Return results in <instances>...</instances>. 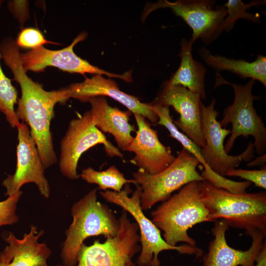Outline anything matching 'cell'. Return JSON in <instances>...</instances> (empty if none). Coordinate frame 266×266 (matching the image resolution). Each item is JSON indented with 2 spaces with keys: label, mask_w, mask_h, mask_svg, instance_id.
I'll use <instances>...</instances> for the list:
<instances>
[{
  "label": "cell",
  "mask_w": 266,
  "mask_h": 266,
  "mask_svg": "<svg viewBox=\"0 0 266 266\" xmlns=\"http://www.w3.org/2000/svg\"><path fill=\"white\" fill-rule=\"evenodd\" d=\"M2 60L21 88V96L15 110L17 117L30 127L42 162L45 168H48L57 162L50 123L54 116L55 105L68 99L66 89L47 91L41 84L33 80L23 67L18 49L7 51L3 55Z\"/></svg>",
  "instance_id": "1"
},
{
  "label": "cell",
  "mask_w": 266,
  "mask_h": 266,
  "mask_svg": "<svg viewBox=\"0 0 266 266\" xmlns=\"http://www.w3.org/2000/svg\"><path fill=\"white\" fill-rule=\"evenodd\" d=\"M210 222L225 220L229 226L266 233V192L236 194L216 187L207 180L198 182Z\"/></svg>",
  "instance_id": "2"
},
{
  "label": "cell",
  "mask_w": 266,
  "mask_h": 266,
  "mask_svg": "<svg viewBox=\"0 0 266 266\" xmlns=\"http://www.w3.org/2000/svg\"><path fill=\"white\" fill-rule=\"evenodd\" d=\"M98 189L90 191L72 206V221L66 231L61 254L64 266L76 265L79 252L87 238L112 237L119 231V218L107 205L98 201Z\"/></svg>",
  "instance_id": "3"
},
{
  "label": "cell",
  "mask_w": 266,
  "mask_h": 266,
  "mask_svg": "<svg viewBox=\"0 0 266 266\" xmlns=\"http://www.w3.org/2000/svg\"><path fill=\"white\" fill-rule=\"evenodd\" d=\"M151 221L163 232L168 244L184 242L196 246L188 231L199 223L210 222L208 210L200 197L198 181L190 182L151 212Z\"/></svg>",
  "instance_id": "4"
},
{
  "label": "cell",
  "mask_w": 266,
  "mask_h": 266,
  "mask_svg": "<svg viewBox=\"0 0 266 266\" xmlns=\"http://www.w3.org/2000/svg\"><path fill=\"white\" fill-rule=\"evenodd\" d=\"M131 197L132 192L129 184L125 185L124 189L119 192L107 190L100 194L108 202L119 206L129 213L135 220L140 236L141 249L136 263L139 266H160L159 254L165 250H176L180 254L195 255L201 256V249L197 246L186 244L171 246L164 240L160 230L151 220L144 214L140 205L142 190L138 185Z\"/></svg>",
  "instance_id": "5"
},
{
  "label": "cell",
  "mask_w": 266,
  "mask_h": 266,
  "mask_svg": "<svg viewBox=\"0 0 266 266\" xmlns=\"http://www.w3.org/2000/svg\"><path fill=\"white\" fill-rule=\"evenodd\" d=\"M255 81L250 79L244 85L234 84L227 81L219 73L216 74L215 87L221 85L231 86L234 91L233 103L223 111V118L219 123L226 128L231 123V136L225 145L226 152L228 154L233 147L235 139L240 136L254 137L253 143L256 153L259 155L265 154L266 150V128L261 118L258 115L253 105L254 100L259 96L252 94Z\"/></svg>",
  "instance_id": "6"
},
{
  "label": "cell",
  "mask_w": 266,
  "mask_h": 266,
  "mask_svg": "<svg viewBox=\"0 0 266 266\" xmlns=\"http://www.w3.org/2000/svg\"><path fill=\"white\" fill-rule=\"evenodd\" d=\"M200 164L183 148L167 167L157 174H150L139 169L133 172V179L142 190V209L147 210L156 203L166 200L173 192L190 182L205 180L197 170Z\"/></svg>",
  "instance_id": "7"
},
{
  "label": "cell",
  "mask_w": 266,
  "mask_h": 266,
  "mask_svg": "<svg viewBox=\"0 0 266 266\" xmlns=\"http://www.w3.org/2000/svg\"><path fill=\"white\" fill-rule=\"evenodd\" d=\"M119 220L116 235L103 242L96 240L91 245H82L75 266H135L133 258L141 249L138 226L131 221L125 211Z\"/></svg>",
  "instance_id": "8"
},
{
  "label": "cell",
  "mask_w": 266,
  "mask_h": 266,
  "mask_svg": "<svg viewBox=\"0 0 266 266\" xmlns=\"http://www.w3.org/2000/svg\"><path fill=\"white\" fill-rule=\"evenodd\" d=\"M98 144L103 145L108 156L123 158L119 148L95 126L89 110L72 119L60 143L59 166L61 173L72 180L78 179L77 166L80 158L87 150Z\"/></svg>",
  "instance_id": "9"
},
{
  "label": "cell",
  "mask_w": 266,
  "mask_h": 266,
  "mask_svg": "<svg viewBox=\"0 0 266 266\" xmlns=\"http://www.w3.org/2000/svg\"><path fill=\"white\" fill-rule=\"evenodd\" d=\"M213 0H178L170 2L159 0L150 3L146 9V16L160 8H170L181 18L192 30L191 38L194 41L200 39L208 45L217 39L224 31L223 24L227 10L223 5L214 8Z\"/></svg>",
  "instance_id": "10"
},
{
  "label": "cell",
  "mask_w": 266,
  "mask_h": 266,
  "mask_svg": "<svg viewBox=\"0 0 266 266\" xmlns=\"http://www.w3.org/2000/svg\"><path fill=\"white\" fill-rule=\"evenodd\" d=\"M216 100L201 107V124L205 145L201 148V156L210 168L217 174L225 177L227 172L238 167L242 161H251L254 156V147L251 142L246 150L237 156H231L225 150L224 142L231 133L230 130L221 127L217 117L218 112L215 109Z\"/></svg>",
  "instance_id": "11"
},
{
  "label": "cell",
  "mask_w": 266,
  "mask_h": 266,
  "mask_svg": "<svg viewBox=\"0 0 266 266\" xmlns=\"http://www.w3.org/2000/svg\"><path fill=\"white\" fill-rule=\"evenodd\" d=\"M86 36L87 33H82L75 37L70 44L60 50H52L42 46L21 53L20 59L23 67L26 72H40L48 66H53L69 73L104 75L109 77L122 79L127 82L132 81L130 71L123 74L109 72L91 65L76 55L73 51L74 46L83 41Z\"/></svg>",
  "instance_id": "12"
},
{
  "label": "cell",
  "mask_w": 266,
  "mask_h": 266,
  "mask_svg": "<svg viewBox=\"0 0 266 266\" xmlns=\"http://www.w3.org/2000/svg\"><path fill=\"white\" fill-rule=\"evenodd\" d=\"M18 143L17 146V163L15 173L9 175L2 182L5 188V195L13 196L29 183H34L41 195L48 198L50 187L44 174L45 167L40 158L36 144L28 126L24 122L16 128Z\"/></svg>",
  "instance_id": "13"
},
{
  "label": "cell",
  "mask_w": 266,
  "mask_h": 266,
  "mask_svg": "<svg viewBox=\"0 0 266 266\" xmlns=\"http://www.w3.org/2000/svg\"><path fill=\"white\" fill-rule=\"evenodd\" d=\"M202 102L199 94L181 86H170L165 83L153 104L172 106L180 114L173 120L175 126L198 146L203 148L205 140L201 124V107Z\"/></svg>",
  "instance_id": "14"
},
{
  "label": "cell",
  "mask_w": 266,
  "mask_h": 266,
  "mask_svg": "<svg viewBox=\"0 0 266 266\" xmlns=\"http://www.w3.org/2000/svg\"><path fill=\"white\" fill-rule=\"evenodd\" d=\"M227 222L220 219L215 222L212 229L214 238L208 246V250L203 256V266H255L266 240V233L255 230L247 232L252 238V244L245 251L230 247L226 239L229 229Z\"/></svg>",
  "instance_id": "15"
},
{
  "label": "cell",
  "mask_w": 266,
  "mask_h": 266,
  "mask_svg": "<svg viewBox=\"0 0 266 266\" xmlns=\"http://www.w3.org/2000/svg\"><path fill=\"white\" fill-rule=\"evenodd\" d=\"M138 129L128 151L134 153L131 163L150 174H157L167 167L175 159L169 147L160 140L158 132L146 118L134 114Z\"/></svg>",
  "instance_id": "16"
},
{
  "label": "cell",
  "mask_w": 266,
  "mask_h": 266,
  "mask_svg": "<svg viewBox=\"0 0 266 266\" xmlns=\"http://www.w3.org/2000/svg\"><path fill=\"white\" fill-rule=\"evenodd\" d=\"M65 89L68 99L88 101L94 97L108 96L126 106L133 114L142 115L153 123L158 121L152 104L143 103L137 97L121 91L114 80L101 75L86 78L83 81L72 84Z\"/></svg>",
  "instance_id": "17"
},
{
  "label": "cell",
  "mask_w": 266,
  "mask_h": 266,
  "mask_svg": "<svg viewBox=\"0 0 266 266\" xmlns=\"http://www.w3.org/2000/svg\"><path fill=\"white\" fill-rule=\"evenodd\" d=\"M43 233L33 225L21 239L11 232L4 233L2 237L7 245L0 252V266H48L51 251L46 244L39 242Z\"/></svg>",
  "instance_id": "18"
},
{
  "label": "cell",
  "mask_w": 266,
  "mask_h": 266,
  "mask_svg": "<svg viewBox=\"0 0 266 266\" xmlns=\"http://www.w3.org/2000/svg\"><path fill=\"white\" fill-rule=\"evenodd\" d=\"M88 101L95 126L101 132L111 134L119 148L128 151L133 139L132 133L136 132L134 126L129 123L132 112L110 106L103 96L91 98Z\"/></svg>",
  "instance_id": "19"
},
{
  "label": "cell",
  "mask_w": 266,
  "mask_h": 266,
  "mask_svg": "<svg viewBox=\"0 0 266 266\" xmlns=\"http://www.w3.org/2000/svg\"><path fill=\"white\" fill-rule=\"evenodd\" d=\"M195 41L191 38H183L180 42L179 56L180 66L170 80L166 82L170 86H181L200 95L201 100L206 98L205 78L206 70L203 65L195 60L192 56V47Z\"/></svg>",
  "instance_id": "20"
},
{
  "label": "cell",
  "mask_w": 266,
  "mask_h": 266,
  "mask_svg": "<svg viewBox=\"0 0 266 266\" xmlns=\"http://www.w3.org/2000/svg\"><path fill=\"white\" fill-rule=\"evenodd\" d=\"M199 54L205 63L217 73L229 71L243 78L258 81L266 86V57L259 55L255 60L249 62L242 59H234L220 55H213L206 48L202 47Z\"/></svg>",
  "instance_id": "21"
},
{
  "label": "cell",
  "mask_w": 266,
  "mask_h": 266,
  "mask_svg": "<svg viewBox=\"0 0 266 266\" xmlns=\"http://www.w3.org/2000/svg\"><path fill=\"white\" fill-rule=\"evenodd\" d=\"M152 105L159 118L156 124L163 126L166 128L169 132L170 136L179 141L183 149L192 154L203 166L204 170L200 174L201 177L205 180L215 184L219 180L220 175L214 172L206 164L200 153L201 148L175 126L170 115L169 107L158 104Z\"/></svg>",
  "instance_id": "22"
},
{
  "label": "cell",
  "mask_w": 266,
  "mask_h": 266,
  "mask_svg": "<svg viewBox=\"0 0 266 266\" xmlns=\"http://www.w3.org/2000/svg\"><path fill=\"white\" fill-rule=\"evenodd\" d=\"M80 177L88 183L98 185L99 189L104 191L111 189L119 192L126 184L137 185L135 180L126 178L123 173L113 165L102 171H97L88 167L82 171Z\"/></svg>",
  "instance_id": "23"
},
{
  "label": "cell",
  "mask_w": 266,
  "mask_h": 266,
  "mask_svg": "<svg viewBox=\"0 0 266 266\" xmlns=\"http://www.w3.org/2000/svg\"><path fill=\"white\" fill-rule=\"evenodd\" d=\"M2 56L0 48V111L13 128H17L20 122L17 117L15 105L18 102V93L11 80L6 76L1 66Z\"/></svg>",
  "instance_id": "24"
},
{
  "label": "cell",
  "mask_w": 266,
  "mask_h": 266,
  "mask_svg": "<svg viewBox=\"0 0 266 266\" xmlns=\"http://www.w3.org/2000/svg\"><path fill=\"white\" fill-rule=\"evenodd\" d=\"M265 5L266 0H254L249 3H244L241 0H229L223 6L227 10V16L223 24L224 31L232 30L236 21L240 19H246L255 23H261L260 15L258 13L247 12L252 6Z\"/></svg>",
  "instance_id": "25"
},
{
  "label": "cell",
  "mask_w": 266,
  "mask_h": 266,
  "mask_svg": "<svg viewBox=\"0 0 266 266\" xmlns=\"http://www.w3.org/2000/svg\"><path fill=\"white\" fill-rule=\"evenodd\" d=\"M22 195V192L20 190L16 194L0 201V227L12 225L18 222L19 218L16 212L17 203Z\"/></svg>",
  "instance_id": "26"
},
{
  "label": "cell",
  "mask_w": 266,
  "mask_h": 266,
  "mask_svg": "<svg viewBox=\"0 0 266 266\" xmlns=\"http://www.w3.org/2000/svg\"><path fill=\"white\" fill-rule=\"evenodd\" d=\"M15 42L19 47L31 49L46 43L57 44L47 40L39 30L34 28L22 29L19 33Z\"/></svg>",
  "instance_id": "27"
},
{
  "label": "cell",
  "mask_w": 266,
  "mask_h": 266,
  "mask_svg": "<svg viewBox=\"0 0 266 266\" xmlns=\"http://www.w3.org/2000/svg\"><path fill=\"white\" fill-rule=\"evenodd\" d=\"M228 176H236L253 182L255 186L266 189V168L265 166L259 170H246L233 169L228 171L226 174Z\"/></svg>",
  "instance_id": "28"
},
{
  "label": "cell",
  "mask_w": 266,
  "mask_h": 266,
  "mask_svg": "<svg viewBox=\"0 0 266 266\" xmlns=\"http://www.w3.org/2000/svg\"><path fill=\"white\" fill-rule=\"evenodd\" d=\"M27 3L25 1L21 0H10L8 2L9 10L21 24V21L23 22L28 15Z\"/></svg>",
  "instance_id": "29"
},
{
  "label": "cell",
  "mask_w": 266,
  "mask_h": 266,
  "mask_svg": "<svg viewBox=\"0 0 266 266\" xmlns=\"http://www.w3.org/2000/svg\"><path fill=\"white\" fill-rule=\"evenodd\" d=\"M255 266H266V242L264 244Z\"/></svg>",
  "instance_id": "30"
},
{
  "label": "cell",
  "mask_w": 266,
  "mask_h": 266,
  "mask_svg": "<svg viewBox=\"0 0 266 266\" xmlns=\"http://www.w3.org/2000/svg\"><path fill=\"white\" fill-rule=\"evenodd\" d=\"M266 154L265 153L257 158L255 160L250 161V162L247 165V166H253L264 165L266 162Z\"/></svg>",
  "instance_id": "31"
},
{
  "label": "cell",
  "mask_w": 266,
  "mask_h": 266,
  "mask_svg": "<svg viewBox=\"0 0 266 266\" xmlns=\"http://www.w3.org/2000/svg\"><path fill=\"white\" fill-rule=\"evenodd\" d=\"M2 3H3V0H0V8L2 5Z\"/></svg>",
  "instance_id": "32"
}]
</instances>
